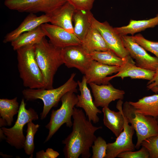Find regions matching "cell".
I'll return each instance as SVG.
<instances>
[{
  "mask_svg": "<svg viewBox=\"0 0 158 158\" xmlns=\"http://www.w3.org/2000/svg\"><path fill=\"white\" fill-rule=\"evenodd\" d=\"M73 122L72 132L64 140L63 151L66 158H78L80 156L89 158L91 156L90 148L97 138L95 133L102 129L97 127L87 119L83 111L74 107L72 115Z\"/></svg>",
  "mask_w": 158,
  "mask_h": 158,
  "instance_id": "6da1fadb",
  "label": "cell"
},
{
  "mask_svg": "<svg viewBox=\"0 0 158 158\" xmlns=\"http://www.w3.org/2000/svg\"><path fill=\"white\" fill-rule=\"evenodd\" d=\"M36 59L43 76L44 88H53L54 75L59 68L63 64L61 49L56 47L44 37L34 45Z\"/></svg>",
  "mask_w": 158,
  "mask_h": 158,
  "instance_id": "7a4b0ae2",
  "label": "cell"
},
{
  "mask_svg": "<svg viewBox=\"0 0 158 158\" xmlns=\"http://www.w3.org/2000/svg\"><path fill=\"white\" fill-rule=\"evenodd\" d=\"M75 75V73H72L64 84L57 88L50 89L28 88L22 91V94L27 101L40 99L43 101V109L40 116L41 119L43 120L47 117L51 109L57 104L64 95L70 91L77 92L78 83L74 80Z\"/></svg>",
  "mask_w": 158,
  "mask_h": 158,
  "instance_id": "3957f363",
  "label": "cell"
},
{
  "mask_svg": "<svg viewBox=\"0 0 158 158\" xmlns=\"http://www.w3.org/2000/svg\"><path fill=\"white\" fill-rule=\"evenodd\" d=\"M16 51L18 68L24 86L30 89L44 88V82L36 59L34 45L23 47Z\"/></svg>",
  "mask_w": 158,
  "mask_h": 158,
  "instance_id": "277c9868",
  "label": "cell"
},
{
  "mask_svg": "<svg viewBox=\"0 0 158 158\" xmlns=\"http://www.w3.org/2000/svg\"><path fill=\"white\" fill-rule=\"evenodd\" d=\"M122 111L128 123L136 132L137 138L135 146L136 149H139L143 140L158 134V124L156 118L136 113L127 101L123 104Z\"/></svg>",
  "mask_w": 158,
  "mask_h": 158,
  "instance_id": "5b68a950",
  "label": "cell"
},
{
  "mask_svg": "<svg viewBox=\"0 0 158 158\" xmlns=\"http://www.w3.org/2000/svg\"><path fill=\"white\" fill-rule=\"evenodd\" d=\"M38 119V116L35 110L26 108L24 99H22L18 113L17 118L14 125L10 128L1 127V131L5 136L6 142L17 149L23 148L25 137L23 133V128L29 121Z\"/></svg>",
  "mask_w": 158,
  "mask_h": 158,
  "instance_id": "8992f818",
  "label": "cell"
},
{
  "mask_svg": "<svg viewBox=\"0 0 158 158\" xmlns=\"http://www.w3.org/2000/svg\"><path fill=\"white\" fill-rule=\"evenodd\" d=\"M75 93L70 91L65 93L61 98V105L60 108L52 111L50 121L45 126L49 132L44 143L48 141L64 124L69 128L72 126L71 117L74 108L78 102L77 96Z\"/></svg>",
  "mask_w": 158,
  "mask_h": 158,
  "instance_id": "52a82bcc",
  "label": "cell"
},
{
  "mask_svg": "<svg viewBox=\"0 0 158 158\" xmlns=\"http://www.w3.org/2000/svg\"><path fill=\"white\" fill-rule=\"evenodd\" d=\"M66 2V0H5L8 9L20 12L49 15Z\"/></svg>",
  "mask_w": 158,
  "mask_h": 158,
  "instance_id": "ba28073f",
  "label": "cell"
},
{
  "mask_svg": "<svg viewBox=\"0 0 158 158\" xmlns=\"http://www.w3.org/2000/svg\"><path fill=\"white\" fill-rule=\"evenodd\" d=\"M92 25L101 34L110 50L123 59H126L129 54L124 47L122 36L107 21L101 22L93 16L91 18Z\"/></svg>",
  "mask_w": 158,
  "mask_h": 158,
  "instance_id": "9c48e42d",
  "label": "cell"
},
{
  "mask_svg": "<svg viewBox=\"0 0 158 158\" xmlns=\"http://www.w3.org/2000/svg\"><path fill=\"white\" fill-rule=\"evenodd\" d=\"M124 46L131 57L140 68L156 71L158 69V59L151 56L134 40L132 36H122Z\"/></svg>",
  "mask_w": 158,
  "mask_h": 158,
  "instance_id": "30bf717a",
  "label": "cell"
},
{
  "mask_svg": "<svg viewBox=\"0 0 158 158\" xmlns=\"http://www.w3.org/2000/svg\"><path fill=\"white\" fill-rule=\"evenodd\" d=\"M63 64L68 68H75L85 74L93 59L81 45H72L61 49Z\"/></svg>",
  "mask_w": 158,
  "mask_h": 158,
  "instance_id": "8fae6325",
  "label": "cell"
},
{
  "mask_svg": "<svg viewBox=\"0 0 158 158\" xmlns=\"http://www.w3.org/2000/svg\"><path fill=\"white\" fill-rule=\"evenodd\" d=\"M124 116L123 130L114 142L107 144L106 155L105 158H115L121 153L133 151L135 150V146L132 140L135 130L132 126L129 124L126 118Z\"/></svg>",
  "mask_w": 158,
  "mask_h": 158,
  "instance_id": "7c38bea8",
  "label": "cell"
},
{
  "mask_svg": "<svg viewBox=\"0 0 158 158\" xmlns=\"http://www.w3.org/2000/svg\"><path fill=\"white\" fill-rule=\"evenodd\" d=\"M41 26L50 42L56 47L62 49L71 46L81 45V41L74 34L63 28L47 23Z\"/></svg>",
  "mask_w": 158,
  "mask_h": 158,
  "instance_id": "4fadbf2b",
  "label": "cell"
},
{
  "mask_svg": "<svg viewBox=\"0 0 158 158\" xmlns=\"http://www.w3.org/2000/svg\"><path fill=\"white\" fill-rule=\"evenodd\" d=\"M89 85L94 97V103L97 107H108L111 102L123 99L125 92L114 88L109 83L102 85L90 83Z\"/></svg>",
  "mask_w": 158,
  "mask_h": 158,
  "instance_id": "5bb4252c",
  "label": "cell"
},
{
  "mask_svg": "<svg viewBox=\"0 0 158 158\" xmlns=\"http://www.w3.org/2000/svg\"><path fill=\"white\" fill-rule=\"evenodd\" d=\"M80 95H77L78 102L76 107L83 108L84 110L89 121L96 123L99 121L98 114L102 111L97 108L93 101L90 91L87 87L86 79L84 75L81 81H77Z\"/></svg>",
  "mask_w": 158,
  "mask_h": 158,
  "instance_id": "9a60e30c",
  "label": "cell"
},
{
  "mask_svg": "<svg viewBox=\"0 0 158 158\" xmlns=\"http://www.w3.org/2000/svg\"><path fill=\"white\" fill-rule=\"evenodd\" d=\"M155 71L144 69L137 66L130 56L126 59L125 63L120 67L119 71L115 75L107 77L104 80V84L109 83L113 78L120 77L122 80L126 77L133 79H142L151 80L153 78Z\"/></svg>",
  "mask_w": 158,
  "mask_h": 158,
  "instance_id": "2e32d148",
  "label": "cell"
},
{
  "mask_svg": "<svg viewBox=\"0 0 158 158\" xmlns=\"http://www.w3.org/2000/svg\"><path fill=\"white\" fill-rule=\"evenodd\" d=\"M50 21L49 15L44 14L38 16L34 13H30L17 28L6 35L3 42L5 43L11 42L23 33L32 30Z\"/></svg>",
  "mask_w": 158,
  "mask_h": 158,
  "instance_id": "e0dca14e",
  "label": "cell"
},
{
  "mask_svg": "<svg viewBox=\"0 0 158 158\" xmlns=\"http://www.w3.org/2000/svg\"><path fill=\"white\" fill-rule=\"evenodd\" d=\"M121 66H111L93 60L85 76L87 83L104 84V80L108 75L118 73Z\"/></svg>",
  "mask_w": 158,
  "mask_h": 158,
  "instance_id": "ac0fdd59",
  "label": "cell"
},
{
  "mask_svg": "<svg viewBox=\"0 0 158 158\" xmlns=\"http://www.w3.org/2000/svg\"><path fill=\"white\" fill-rule=\"evenodd\" d=\"M76 9L66 2L49 14L51 24L74 34L73 18Z\"/></svg>",
  "mask_w": 158,
  "mask_h": 158,
  "instance_id": "d6986e66",
  "label": "cell"
},
{
  "mask_svg": "<svg viewBox=\"0 0 158 158\" xmlns=\"http://www.w3.org/2000/svg\"><path fill=\"white\" fill-rule=\"evenodd\" d=\"M123 102L119 99L116 105V108L119 110L116 112L110 109L108 107L103 108L104 125L118 137L123 131L124 123V116L122 111Z\"/></svg>",
  "mask_w": 158,
  "mask_h": 158,
  "instance_id": "ffe728a7",
  "label": "cell"
},
{
  "mask_svg": "<svg viewBox=\"0 0 158 158\" xmlns=\"http://www.w3.org/2000/svg\"><path fill=\"white\" fill-rule=\"evenodd\" d=\"M81 45L89 54L96 51H111L100 32L92 25Z\"/></svg>",
  "mask_w": 158,
  "mask_h": 158,
  "instance_id": "44dd1931",
  "label": "cell"
},
{
  "mask_svg": "<svg viewBox=\"0 0 158 158\" xmlns=\"http://www.w3.org/2000/svg\"><path fill=\"white\" fill-rule=\"evenodd\" d=\"M92 16L90 11L76 9L74 13L73 18L74 34L81 42L92 25Z\"/></svg>",
  "mask_w": 158,
  "mask_h": 158,
  "instance_id": "7402d4cb",
  "label": "cell"
},
{
  "mask_svg": "<svg viewBox=\"0 0 158 158\" xmlns=\"http://www.w3.org/2000/svg\"><path fill=\"white\" fill-rule=\"evenodd\" d=\"M128 102L136 113L156 118L158 117V94L145 96L136 102Z\"/></svg>",
  "mask_w": 158,
  "mask_h": 158,
  "instance_id": "603a6c76",
  "label": "cell"
},
{
  "mask_svg": "<svg viewBox=\"0 0 158 158\" xmlns=\"http://www.w3.org/2000/svg\"><path fill=\"white\" fill-rule=\"evenodd\" d=\"M19 107L17 97L11 99H0V127L11 125L13 116L18 113Z\"/></svg>",
  "mask_w": 158,
  "mask_h": 158,
  "instance_id": "cb8c5ba5",
  "label": "cell"
},
{
  "mask_svg": "<svg viewBox=\"0 0 158 158\" xmlns=\"http://www.w3.org/2000/svg\"><path fill=\"white\" fill-rule=\"evenodd\" d=\"M158 25V13L155 17L148 20H130L126 26L114 27L116 32L121 36L130 34L133 36L135 33L140 32L150 28Z\"/></svg>",
  "mask_w": 158,
  "mask_h": 158,
  "instance_id": "d4e9b609",
  "label": "cell"
},
{
  "mask_svg": "<svg viewBox=\"0 0 158 158\" xmlns=\"http://www.w3.org/2000/svg\"><path fill=\"white\" fill-rule=\"evenodd\" d=\"M45 36L40 25L20 35L11 42V45L13 49L16 51L23 47L34 45L39 43Z\"/></svg>",
  "mask_w": 158,
  "mask_h": 158,
  "instance_id": "484cf974",
  "label": "cell"
},
{
  "mask_svg": "<svg viewBox=\"0 0 158 158\" xmlns=\"http://www.w3.org/2000/svg\"><path fill=\"white\" fill-rule=\"evenodd\" d=\"M92 59L104 64L111 66H121L126 59L122 58L112 51H94L89 54Z\"/></svg>",
  "mask_w": 158,
  "mask_h": 158,
  "instance_id": "4316f807",
  "label": "cell"
},
{
  "mask_svg": "<svg viewBox=\"0 0 158 158\" xmlns=\"http://www.w3.org/2000/svg\"><path fill=\"white\" fill-rule=\"evenodd\" d=\"M27 124L26 135L23 149L25 153L28 155H30V157L32 158L35 149L34 136L40 126L38 124H34L32 121H29Z\"/></svg>",
  "mask_w": 158,
  "mask_h": 158,
  "instance_id": "83f0119b",
  "label": "cell"
},
{
  "mask_svg": "<svg viewBox=\"0 0 158 158\" xmlns=\"http://www.w3.org/2000/svg\"><path fill=\"white\" fill-rule=\"evenodd\" d=\"M132 36L136 42L146 50L153 54L158 59V42L147 40L140 34Z\"/></svg>",
  "mask_w": 158,
  "mask_h": 158,
  "instance_id": "f1b7e54d",
  "label": "cell"
},
{
  "mask_svg": "<svg viewBox=\"0 0 158 158\" xmlns=\"http://www.w3.org/2000/svg\"><path fill=\"white\" fill-rule=\"evenodd\" d=\"M107 144L102 137L97 138L92 146V158H104L106 155Z\"/></svg>",
  "mask_w": 158,
  "mask_h": 158,
  "instance_id": "f546056e",
  "label": "cell"
},
{
  "mask_svg": "<svg viewBox=\"0 0 158 158\" xmlns=\"http://www.w3.org/2000/svg\"><path fill=\"white\" fill-rule=\"evenodd\" d=\"M141 146L147 149L149 154L150 158H158V134L143 140Z\"/></svg>",
  "mask_w": 158,
  "mask_h": 158,
  "instance_id": "4dcf8cb0",
  "label": "cell"
},
{
  "mask_svg": "<svg viewBox=\"0 0 158 158\" xmlns=\"http://www.w3.org/2000/svg\"><path fill=\"white\" fill-rule=\"evenodd\" d=\"M141 149L136 151H129L121 153L117 157L120 158H149V154L145 147L142 146Z\"/></svg>",
  "mask_w": 158,
  "mask_h": 158,
  "instance_id": "1f68e13d",
  "label": "cell"
},
{
  "mask_svg": "<svg viewBox=\"0 0 158 158\" xmlns=\"http://www.w3.org/2000/svg\"><path fill=\"white\" fill-rule=\"evenodd\" d=\"M96 0H66L78 10L90 11Z\"/></svg>",
  "mask_w": 158,
  "mask_h": 158,
  "instance_id": "d6a6232c",
  "label": "cell"
},
{
  "mask_svg": "<svg viewBox=\"0 0 158 158\" xmlns=\"http://www.w3.org/2000/svg\"><path fill=\"white\" fill-rule=\"evenodd\" d=\"M59 155V153L53 149L48 148L44 152L43 150L37 152L36 153L37 158H56Z\"/></svg>",
  "mask_w": 158,
  "mask_h": 158,
  "instance_id": "836d02e7",
  "label": "cell"
},
{
  "mask_svg": "<svg viewBox=\"0 0 158 158\" xmlns=\"http://www.w3.org/2000/svg\"><path fill=\"white\" fill-rule=\"evenodd\" d=\"M147 87L156 94L158 93V69L153 78L147 83Z\"/></svg>",
  "mask_w": 158,
  "mask_h": 158,
  "instance_id": "e575fe53",
  "label": "cell"
},
{
  "mask_svg": "<svg viewBox=\"0 0 158 158\" xmlns=\"http://www.w3.org/2000/svg\"><path fill=\"white\" fill-rule=\"evenodd\" d=\"M156 120H157V123H158V117L156 118Z\"/></svg>",
  "mask_w": 158,
  "mask_h": 158,
  "instance_id": "d590c367",
  "label": "cell"
}]
</instances>
